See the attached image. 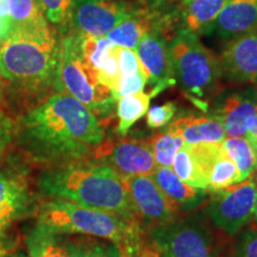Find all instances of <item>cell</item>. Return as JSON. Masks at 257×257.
<instances>
[{
  "label": "cell",
  "instance_id": "obj_29",
  "mask_svg": "<svg viewBox=\"0 0 257 257\" xmlns=\"http://www.w3.org/2000/svg\"><path fill=\"white\" fill-rule=\"evenodd\" d=\"M79 36L80 50H81L83 60L98 73L114 44L111 43L107 37H93L83 36V35H79Z\"/></svg>",
  "mask_w": 257,
  "mask_h": 257
},
{
  "label": "cell",
  "instance_id": "obj_6",
  "mask_svg": "<svg viewBox=\"0 0 257 257\" xmlns=\"http://www.w3.org/2000/svg\"><path fill=\"white\" fill-rule=\"evenodd\" d=\"M55 86L60 93H66L85 105L95 117L110 114L117 102L111 89L100 81L96 70L83 60L76 32L61 41Z\"/></svg>",
  "mask_w": 257,
  "mask_h": 257
},
{
  "label": "cell",
  "instance_id": "obj_45",
  "mask_svg": "<svg viewBox=\"0 0 257 257\" xmlns=\"http://www.w3.org/2000/svg\"><path fill=\"white\" fill-rule=\"evenodd\" d=\"M182 2H184V4H187L189 0H182Z\"/></svg>",
  "mask_w": 257,
  "mask_h": 257
},
{
  "label": "cell",
  "instance_id": "obj_21",
  "mask_svg": "<svg viewBox=\"0 0 257 257\" xmlns=\"http://www.w3.org/2000/svg\"><path fill=\"white\" fill-rule=\"evenodd\" d=\"M12 32L49 28L38 0H8Z\"/></svg>",
  "mask_w": 257,
  "mask_h": 257
},
{
  "label": "cell",
  "instance_id": "obj_3",
  "mask_svg": "<svg viewBox=\"0 0 257 257\" xmlns=\"http://www.w3.org/2000/svg\"><path fill=\"white\" fill-rule=\"evenodd\" d=\"M60 44L50 27L15 31L0 46V75L5 89L36 95L56 83Z\"/></svg>",
  "mask_w": 257,
  "mask_h": 257
},
{
  "label": "cell",
  "instance_id": "obj_23",
  "mask_svg": "<svg viewBox=\"0 0 257 257\" xmlns=\"http://www.w3.org/2000/svg\"><path fill=\"white\" fill-rule=\"evenodd\" d=\"M153 96L150 92H141L117 99L118 125L115 131L118 135L126 136L131 126L147 114Z\"/></svg>",
  "mask_w": 257,
  "mask_h": 257
},
{
  "label": "cell",
  "instance_id": "obj_32",
  "mask_svg": "<svg viewBox=\"0 0 257 257\" xmlns=\"http://www.w3.org/2000/svg\"><path fill=\"white\" fill-rule=\"evenodd\" d=\"M148 79L146 73L143 70H140V72L131 74V75L120 76L117 82V86H115L112 93H113L115 100H117L121 96L137 94V93L143 92V88L146 87Z\"/></svg>",
  "mask_w": 257,
  "mask_h": 257
},
{
  "label": "cell",
  "instance_id": "obj_33",
  "mask_svg": "<svg viewBox=\"0 0 257 257\" xmlns=\"http://www.w3.org/2000/svg\"><path fill=\"white\" fill-rule=\"evenodd\" d=\"M118 50H119V47L113 46L110 54L102 62L101 68L98 70V76L100 81L105 86H107L112 92H113L118 80L120 78L119 64H118Z\"/></svg>",
  "mask_w": 257,
  "mask_h": 257
},
{
  "label": "cell",
  "instance_id": "obj_31",
  "mask_svg": "<svg viewBox=\"0 0 257 257\" xmlns=\"http://www.w3.org/2000/svg\"><path fill=\"white\" fill-rule=\"evenodd\" d=\"M48 22L62 24L70 16L74 0H38Z\"/></svg>",
  "mask_w": 257,
  "mask_h": 257
},
{
  "label": "cell",
  "instance_id": "obj_28",
  "mask_svg": "<svg viewBox=\"0 0 257 257\" xmlns=\"http://www.w3.org/2000/svg\"><path fill=\"white\" fill-rule=\"evenodd\" d=\"M76 257H123L117 244L93 237H73Z\"/></svg>",
  "mask_w": 257,
  "mask_h": 257
},
{
  "label": "cell",
  "instance_id": "obj_19",
  "mask_svg": "<svg viewBox=\"0 0 257 257\" xmlns=\"http://www.w3.org/2000/svg\"><path fill=\"white\" fill-rule=\"evenodd\" d=\"M29 257H76L73 237L38 224L25 237Z\"/></svg>",
  "mask_w": 257,
  "mask_h": 257
},
{
  "label": "cell",
  "instance_id": "obj_18",
  "mask_svg": "<svg viewBox=\"0 0 257 257\" xmlns=\"http://www.w3.org/2000/svg\"><path fill=\"white\" fill-rule=\"evenodd\" d=\"M170 130L178 133L185 144L194 146L202 143H217L226 138L223 124L214 115L211 117H197L188 114L179 117L169 125Z\"/></svg>",
  "mask_w": 257,
  "mask_h": 257
},
{
  "label": "cell",
  "instance_id": "obj_30",
  "mask_svg": "<svg viewBox=\"0 0 257 257\" xmlns=\"http://www.w3.org/2000/svg\"><path fill=\"white\" fill-rule=\"evenodd\" d=\"M227 257H257V229L244 227L238 237L230 243Z\"/></svg>",
  "mask_w": 257,
  "mask_h": 257
},
{
  "label": "cell",
  "instance_id": "obj_35",
  "mask_svg": "<svg viewBox=\"0 0 257 257\" xmlns=\"http://www.w3.org/2000/svg\"><path fill=\"white\" fill-rule=\"evenodd\" d=\"M119 249L123 257H159L148 239L147 233H141Z\"/></svg>",
  "mask_w": 257,
  "mask_h": 257
},
{
  "label": "cell",
  "instance_id": "obj_34",
  "mask_svg": "<svg viewBox=\"0 0 257 257\" xmlns=\"http://www.w3.org/2000/svg\"><path fill=\"white\" fill-rule=\"evenodd\" d=\"M176 115L175 102L168 101L166 104L154 106L147 112V125L150 128H160L168 125Z\"/></svg>",
  "mask_w": 257,
  "mask_h": 257
},
{
  "label": "cell",
  "instance_id": "obj_8",
  "mask_svg": "<svg viewBox=\"0 0 257 257\" xmlns=\"http://www.w3.org/2000/svg\"><path fill=\"white\" fill-rule=\"evenodd\" d=\"M257 185L250 178L214 192L205 210L211 223L226 236H236L253 217Z\"/></svg>",
  "mask_w": 257,
  "mask_h": 257
},
{
  "label": "cell",
  "instance_id": "obj_20",
  "mask_svg": "<svg viewBox=\"0 0 257 257\" xmlns=\"http://www.w3.org/2000/svg\"><path fill=\"white\" fill-rule=\"evenodd\" d=\"M230 0H189L182 18L186 30L195 35L210 34L214 22Z\"/></svg>",
  "mask_w": 257,
  "mask_h": 257
},
{
  "label": "cell",
  "instance_id": "obj_41",
  "mask_svg": "<svg viewBox=\"0 0 257 257\" xmlns=\"http://www.w3.org/2000/svg\"><path fill=\"white\" fill-rule=\"evenodd\" d=\"M5 86H4V81H3L2 75H0V111H2L3 105L5 102Z\"/></svg>",
  "mask_w": 257,
  "mask_h": 257
},
{
  "label": "cell",
  "instance_id": "obj_14",
  "mask_svg": "<svg viewBox=\"0 0 257 257\" xmlns=\"http://www.w3.org/2000/svg\"><path fill=\"white\" fill-rule=\"evenodd\" d=\"M35 210V199L23 172L0 170V221L23 218Z\"/></svg>",
  "mask_w": 257,
  "mask_h": 257
},
{
  "label": "cell",
  "instance_id": "obj_5",
  "mask_svg": "<svg viewBox=\"0 0 257 257\" xmlns=\"http://www.w3.org/2000/svg\"><path fill=\"white\" fill-rule=\"evenodd\" d=\"M159 257H227L230 242L204 212H188L147 232Z\"/></svg>",
  "mask_w": 257,
  "mask_h": 257
},
{
  "label": "cell",
  "instance_id": "obj_36",
  "mask_svg": "<svg viewBox=\"0 0 257 257\" xmlns=\"http://www.w3.org/2000/svg\"><path fill=\"white\" fill-rule=\"evenodd\" d=\"M118 64H119L120 76H126L143 70L137 54L133 49L120 48L118 50Z\"/></svg>",
  "mask_w": 257,
  "mask_h": 257
},
{
  "label": "cell",
  "instance_id": "obj_7",
  "mask_svg": "<svg viewBox=\"0 0 257 257\" xmlns=\"http://www.w3.org/2000/svg\"><path fill=\"white\" fill-rule=\"evenodd\" d=\"M175 81L206 110L202 99L213 92L221 75L220 63L199 40L198 35L182 29L168 44Z\"/></svg>",
  "mask_w": 257,
  "mask_h": 257
},
{
  "label": "cell",
  "instance_id": "obj_24",
  "mask_svg": "<svg viewBox=\"0 0 257 257\" xmlns=\"http://www.w3.org/2000/svg\"><path fill=\"white\" fill-rule=\"evenodd\" d=\"M221 147L239 170L243 181L251 178L257 168V152L248 138L226 137Z\"/></svg>",
  "mask_w": 257,
  "mask_h": 257
},
{
  "label": "cell",
  "instance_id": "obj_10",
  "mask_svg": "<svg viewBox=\"0 0 257 257\" xmlns=\"http://www.w3.org/2000/svg\"><path fill=\"white\" fill-rule=\"evenodd\" d=\"M93 155L98 162L111 167L123 178L152 175L157 167L148 141H107L96 148Z\"/></svg>",
  "mask_w": 257,
  "mask_h": 257
},
{
  "label": "cell",
  "instance_id": "obj_46",
  "mask_svg": "<svg viewBox=\"0 0 257 257\" xmlns=\"http://www.w3.org/2000/svg\"><path fill=\"white\" fill-rule=\"evenodd\" d=\"M149 2H153V0H149Z\"/></svg>",
  "mask_w": 257,
  "mask_h": 257
},
{
  "label": "cell",
  "instance_id": "obj_13",
  "mask_svg": "<svg viewBox=\"0 0 257 257\" xmlns=\"http://www.w3.org/2000/svg\"><path fill=\"white\" fill-rule=\"evenodd\" d=\"M219 63L221 75L229 81L257 83V31L232 38Z\"/></svg>",
  "mask_w": 257,
  "mask_h": 257
},
{
  "label": "cell",
  "instance_id": "obj_39",
  "mask_svg": "<svg viewBox=\"0 0 257 257\" xmlns=\"http://www.w3.org/2000/svg\"><path fill=\"white\" fill-rule=\"evenodd\" d=\"M244 137L248 138L249 142L252 144L257 152V113L249 120L248 126H246V134Z\"/></svg>",
  "mask_w": 257,
  "mask_h": 257
},
{
  "label": "cell",
  "instance_id": "obj_37",
  "mask_svg": "<svg viewBox=\"0 0 257 257\" xmlns=\"http://www.w3.org/2000/svg\"><path fill=\"white\" fill-rule=\"evenodd\" d=\"M15 137V125L4 112L0 111V161L8 153Z\"/></svg>",
  "mask_w": 257,
  "mask_h": 257
},
{
  "label": "cell",
  "instance_id": "obj_38",
  "mask_svg": "<svg viewBox=\"0 0 257 257\" xmlns=\"http://www.w3.org/2000/svg\"><path fill=\"white\" fill-rule=\"evenodd\" d=\"M11 227V223L8 221H0V257H4L9 252V230Z\"/></svg>",
  "mask_w": 257,
  "mask_h": 257
},
{
  "label": "cell",
  "instance_id": "obj_16",
  "mask_svg": "<svg viewBox=\"0 0 257 257\" xmlns=\"http://www.w3.org/2000/svg\"><path fill=\"white\" fill-rule=\"evenodd\" d=\"M212 30L227 40L257 31V0H230Z\"/></svg>",
  "mask_w": 257,
  "mask_h": 257
},
{
  "label": "cell",
  "instance_id": "obj_11",
  "mask_svg": "<svg viewBox=\"0 0 257 257\" xmlns=\"http://www.w3.org/2000/svg\"><path fill=\"white\" fill-rule=\"evenodd\" d=\"M133 12L115 0H74L70 17L76 34L106 37Z\"/></svg>",
  "mask_w": 257,
  "mask_h": 257
},
{
  "label": "cell",
  "instance_id": "obj_17",
  "mask_svg": "<svg viewBox=\"0 0 257 257\" xmlns=\"http://www.w3.org/2000/svg\"><path fill=\"white\" fill-rule=\"evenodd\" d=\"M157 186L184 213L195 211L206 202L208 189L193 187L182 181L175 174L172 167L157 166L152 174Z\"/></svg>",
  "mask_w": 257,
  "mask_h": 257
},
{
  "label": "cell",
  "instance_id": "obj_42",
  "mask_svg": "<svg viewBox=\"0 0 257 257\" xmlns=\"http://www.w3.org/2000/svg\"><path fill=\"white\" fill-rule=\"evenodd\" d=\"M253 219L257 225V194H256V202H255V210H253Z\"/></svg>",
  "mask_w": 257,
  "mask_h": 257
},
{
  "label": "cell",
  "instance_id": "obj_25",
  "mask_svg": "<svg viewBox=\"0 0 257 257\" xmlns=\"http://www.w3.org/2000/svg\"><path fill=\"white\" fill-rule=\"evenodd\" d=\"M242 181L243 179L239 170L221 147V150L213 160L208 172L207 189L212 193L219 192Z\"/></svg>",
  "mask_w": 257,
  "mask_h": 257
},
{
  "label": "cell",
  "instance_id": "obj_9",
  "mask_svg": "<svg viewBox=\"0 0 257 257\" xmlns=\"http://www.w3.org/2000/svg\"><path fill=\"white\" fill-rule=\"evenodd\" d=\"M135 216L143 232H149L184 214L161 191L152 175L124 178Z\"/></svg>",
  "mask_w": 257,
  "mask_h": 257
},
{
  "label": "cell",
  "instance_id": "obj_2",
  "mask_svg": "<svg viewBox=\"0 0 257 257\" xmlns=\"http://www.w3.org/2000/svg\"><path fill=\"white\" fill-rule=\"evenodd\" d=\"M38 187L51 199L110 212L137 223L124 178L104 163L78 161L48 167L40 176Z\"/></svg>",
  "mask_w": 257,
  "mask_h": 257
},
{
  "label": "cell",
  "instance_id": "obj_15",
  "mask_svg": "<svg viewBox=\"0 0 257 257\" xmlns=\"http://www.w3.org/2000/svg\"><path fill=\"white\" fill-rule=\"evenodd\" d=\"M256 113L257 91L244 89L224 95L213 115L223 124L226 137H244L249 120Z\"/></svg>",
  "mask_w": 257,
  "mask_h": 257
},
{
  "label": "cell",
  "instance_id": "obj_1",
  "mask_svg": "<svg viewBox=\"0 0 257 257\" xmlns=\"http://www.w3.org/2000/svg\"><path fill=\"white\" fill-rule=\"evenodd\" d=\"M15 135L32 161L49 167L85 160L105 137L98 118L73 96L60 92L22 115Z\"/></svg>",
  "mask_w": 257,
  "mask_h": 257
},
{
  "label": "cell",
  "instance_id": "obj_4",
  "mask_svg": "<svg viewBox=\"0 0 257 257\" xmlns=\"http://www.w3.org/2000/svg\"><path fill=\"white\" fill-rule=\"evenodd\" d=\"M36 211L37 223L55 232L105 239L119 248L146 233L136 221L59 199L44 201Z\"/></svg>",
  "mask_w": 257,
  "mask_h": 257
},
{
  "label": "cell",
  "instance_id": "obj_12",
  "mask_svg": "<svg viewBox=\"0 0 257 257\" xmlns=\"http://www.w3.org/2000/svg\"><path fill=\"white\" fill-rule=\"evenodd\" d=\"M136 50L141 67L146 73L148 83L154 86L150 91L154 96L163 89L175 85L176 81L173 75L168 44L160 34L153 30L147 32L141 38Z\"/></svg>",
  "mask_w": 257,
  "mask_h": 257
},
{
  "label": "cell",
  "instance_id": "obj_26",
  "mask_svg": "<svg viewBox=\"0 0 257 257\" xmlns=\"http://www.w3.org/2000/svg\"><path fill=\"white\" fill-rule=\"evenodd\" d=\"M172 167L175 174L182 181L187 182L193 187L207 189V181L202 176L200 169H199L197 160L193 155L189 144H184L180 148L174 157V161H173Z\"/></svg>",
  "mask_w": 257,
  "mask_h": 257
},
{
  "label": "cell",
  "instance_id": "obj_40",
  "mask_svg": "<svg viewBox=\"0 0 257 257\" xmlns=\"http://www.w3.org/2000/svg\"><path fill=\"white\" fill-rule=\"evenodd\" d=\"M12 32V24L0 21V46L8 40Z\"/></svg>",
  "mask_w": 257,
  "mask_h": 257
},
{
  "label": "cell",
  "instance_id": "obj_44",
  "mask_svg": "<svg viewBox=\"0 0 257 257\" xmlns=\"http://www.w3.org/2000/svg\"><path fill=\"white\" fill-rule=\"evenodd\" d=\"M18 257H28V256H25L24 253H19V256Z\"/></svg>",
  "mask_w": 257,
  "mask_h": 257
},
{
  "label": "cell",
  "instance_id": "obj_22",
  "mask_svg": "<svg viewBox=\"0 0 257 257\" xmlns=\"http://www.w3.org/2000/svg\"><path fill=\"white\" fill-rule=\"evenodd\" d=\"M152 29L149 16L134 11L133 15L128 16L119 25L112 29L106 35V37L114 46L135 50L140 43L141 38L147 32L152 31Z\"/></svg>",
  "mask_w": 257,
  "mask_h": 257
},
{
  "label": "cell",
  "instance_id": "obj_43",
  "mask_svg": "<svg viewBox=\"0 0 257 257\" xmlns=\"http://www.w3.org/2000/svg\"><path fill=\"white\" fill-rule=\"evenodd\" d=\"M251 179L256 182V185H257V168H256L255 172H253V174L251 175Z\"/></svg>",
  "mask_w": 257,
  "mask_h": 257
},
{
  "label": "cell",
  "instance_id": "obj_27",
  "mask_svg": "<svg viewBox=\"0 0 257 257\" xmlns=\"http://www.w3.org/2000/svg\"><path fill=\"white\" fill-rule=\"evenodd\" d=\"M148 143L152 148L156 165L160 167H172L176 153L185 144L182 137L170 128L148 140Z\"/></svg>",
  "mask_w": 257,
  "mask_h": 257
}]
</instances>
